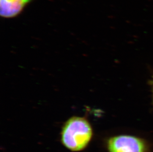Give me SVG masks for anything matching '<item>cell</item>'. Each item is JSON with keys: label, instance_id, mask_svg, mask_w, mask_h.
Wrapping results in <instances>:
<instances>
[{"label": "cell", "instance_id": "obj_4", "mask_svg": "<svg viewBox=\"0 0 153 152\" xmlns=\"http://www.w3.org/2000/svg\"></svg>", "mask_w": 153, "mask_h": 152}, {"label": "cell", "instance_id": "obj_3", "mask_svg": "<svg viewBox=\"0 0 153 152\" xmlns=\"http://www.w3.org/2000/svg\"><path fill=\"white\" fill-rule=\"evenodd\" d=\"M32 0H0V15L1 17L10 18L22 13L25 7Z\"/></svg>", "mask_w": 153, "mask_h": 152}, {"label": "cell", "instance_id": "obj_1", "mask_svg": "<svg viewBox=\"0 0 153 152\" xmlns=\"http://www.w3.org/2000/svg\"><path fill=\"white\" fill-rule=\"evenodd\" d=\"M92 128L86 119L73 117L64 124L61 132V142L70 151H81L91 141Z\"/></svg>", "mask_w": 153, "mask_h": 152}, {"label": "cell", "instance_id": "obj_2", "mask_svg": "<svg viewBox=\"0 0 153 152\" xmlns=\"http://www.w3.org/2000/svg\"><path fill=\"white\" fill-rule=\"evenodd\" d=\"M108 152H153L150 141L138 135L121 134L114 135L105 141Z\"/></svg>", "mask_w": 153, "mask_h": 152}]
</instances>
